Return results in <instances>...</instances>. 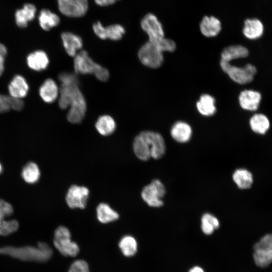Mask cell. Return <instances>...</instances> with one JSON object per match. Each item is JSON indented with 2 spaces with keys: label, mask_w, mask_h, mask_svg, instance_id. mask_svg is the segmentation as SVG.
Returning <instances> with one entry per match:
<instances>
[{
  "label": "cell",
  "mask_w": 272,
  "mask_h": 272,
  "mask_svg": "<svg viewBox=\"0 0 272 272\" xmlns=\"http://www.w3.org/2000/svg\"><path fill=\"white\" fill-rule=\"evenodd\" d=\"M58 102L61 109H69L66 118L71 123H79L84 119L87 102L78 83L61 84Z\"/></svg>",
  "instance_id": "6da1fadb"
},
{
  "label": "cell",
  "mask_w": 272,
  "mask_h": 272,
  "mask_svg": "<svg viewBox=\"0 0 272 272\" xmlns=\"http://www.w3.org/2000/svg\"><path fill=\"white\" fill-rule=\"evenodd\" d=\"M74 58V68L76 74H93L102 82L108 80V70L95 62L86 50H81Z\"/></svg>",
  "instance_id": "7a4b0ae2"
},
{
  "label": "cell",
  "mask_w": 272,
  "mask_h": 272,
  "mask_svg": "<svg viewBox=\"0 0 272 272\" xmlns=\"http://www.w3.org/2000/svg\"><path fill=\"white\" fill-rule=\"evenodd\" d=\"M138 54L141 63L150 68H158L163 62V51L157 42L147 41L141 47Z\"/></svg>",
  "instance_id": "3957f363"
},
{
  "label": "cell",
  "mask_w": 272,
  "mask_h": 272,
  "mask_svg": "<svg viewBox=\"0 0 272 272\" xmlns=\"http://www.w3.org/2000/svg\"><path fill=\"white\" fill-rule=\"evenodd\" d=\"M53 243L57 250L65 256H76L80 251L78 245L71 240L69 230L64 226H59L55 230Z\"/></svg>",
  "instance_id": "277c9868"
},
{
  "label": "cell",
  "mask_w": 272,
  "mask_h": 272,
  "mask_svg": "<svg viewBox=\"0 0 272 272\" xmlns=\"http://www.w3.org/2000/svg\"><path fill=\"white\" fill-rule=\"evenodd\" d=\"M222 70L234 82L239 84H246L251 82L256 73L255 66L247 64L243 67L232 65L230 62L220 60Z\"/></svg>",
  "instance_id": "5b68a950"
},
{
  "label": "cell",
  "mask_w": 272,
  "mask_h": 272,
  "mask_svg": "<svg viewBox=\"0 0 272 272\" xmlns=\"http://www.w3.org/2000/svg\"><path fill=\"white\" fill-rule=\"evenodd\" d=\"M253 258L257 266H268L272 262V233L263 236L253 247Z\"/></svg>",
  "instance_id": "8992f818"
},
{
  "label": "cell",
  "mask_w": 272,
  "mask_h": 272,
  "mask_svg": "<svg viewBox=\"0 0 272 272\" xmlns=\"http://www.w3.org/2000/svg\"><path fill=\"white\" fill-rule=\"evenodd\" d=\"M165 188L163 183L158 179H154L143 188L141 195L149 206L158 208L163 205L162 198L165 195Z\"/></svg>",
  "instance_id": "52a82bcc"
},
{
  "label": "cell",
  "mask_w": 272,
  "mask_h": 272,
  "mask_svg": "<svg viewBox=\"0 0 272 272\" xmlns=\"http://www.w3.org/2000/svg\"><path fill=\"white\" fill-rule=\"evenodd\" d=\"M57 2L59 12L69 17H82L89 8L88 0H57Z\"/></svg>",
  "instance_id": "ba28073f"
},
{
  "label": "cell",
  "mask_w": 272,
  "mask_h": 272,
  "mask_svg": "<svg viewBox=\"0 0 272 272\" xmlns=\"http://www.w3.org/2000/svg\"><path fill=\"white\" fill-rule=\"evenodd\" d=\"M141 26L148 36V41L157 42L164 38L162 25L157 17L152 13L145 15L141 21Z\"/></svg>",
  "instance_id": "9c48e42d"
},
{
  "label": "cell",
  "mask_w": 272,
  "mask_h": 272,
  "mask_svg": "<svg viewBox=\"0 0 272 272\" xmlns=\"http://www.w3.org/2000/svg\"><path fill=\"white\" fill-rule=\"evenodd\" d=\"M89 194V190L86 187L73 185L70 187L66 193V203L72 209H84Z\"/></svg>",
  "instance_id": "30bf717a"
},
{
  "label": "cell",
  "mask_w": 272,
  "mask_h": 272,
  "mask_svg": "<svg viewBox=\"0 0 272 272\" xmlns=\"http://www.w3.org/2000/svg\"><path fill=\"white\" fill-rule=\"evenodd\" d=\"M12 206L5 200L0 199V235L7 236L16 231L19 223L15 220L7 221L6 218L12 214Z\"/></svg>",
  "instance_id": "8fae6325"
},
{
  "label": "cell",
  "mask_w": 272,
  "mask_h": 272,
  "mask_svg": "<svg viewBox=\"0 0 272 272\" xmlns=\"http://www.w3.org/2000/svg\"><path fill=\"white\" fill-rule=\"evenodd\" d=\"M141 132L149 144L151 157L155 159L161 158L164 155L166 149L165 143L162 135L149 130Z\"/></svg>",
  "instance_id": "7c38bea8"
},
{
  "label": "cell",
  "mask_w": 272,
  "mask_h": 272,
  "mask_svg": "<svg viewBox=\"0 0 272 272\" xmlns=\"http://www.w3.org/2000/svg\"><path fill=\"white\" fill-rule=\"evenodd\" d=\"M264 31L262 21L256 17L246 19L242 29L243 35L247 38L255 40L261 37Z\"/></svg>",
  "instance_id": "4fadbf2b"
},
{
  "label": "cell",
  "mask_w": 272,
  "mask_h": 272,
  "mask_svg": "<svg viewBox=\"0 0 272 272\" xmlns=\"http://www.w3.org/2000/svg\"><path fill=\"white\" fill-rule=\"evenodd\" d=\"M61 39L65 52L71 57H74L83 47L81 37L72 32L62 33Z\"/></svg>",
  "instance_id": "5bb4252c"
},
{
  "label": "cell",
  "mask_w": 272,
  "mask_h": 272,
  "mask_svg": "<svg viewBox=\"0 0 272 272\" xmlns=\"http://www.w3.org/2000/svg\"><path fill=\"white\" fill-rule=\"evenodd\" d=\"M261 100V94L256 91L245 90L241 92L239 96L240 106L244 110L255 111L259 106Z\"/></svg>",
  "instance_id": "9a60e30c"
},
{
  "label": "cell",
  "mask_w": 272,
  "mask_h": 272,
  "mask_svg": "<svg viewBox=\"0 0 272 272\" xmlns=\"http://www.w3.org/2000/svg\"><path fill=\"white\" fill-rule=\"evenodd\" d=\"M29 86L26 79L20 75H15L8 85L9 95L13 98L21 99L28 94Z\"/></svg>",
  "instance_id": "2e32d148"
},
{
  "label": "cell",
  "mask_w": 272,
  "mask_h": 272,
  "mask_svg": "<svg viewBox=\"0 0 272 272\" xmlns=\"http://www.w3.org/2000/svg\"><path fill=\"white\" fill-rule=\"evenodd\" d=\"M39 94L44 102L51 103L58 98L59 88L54 80L48 78L39 87Z\"/></svg>",
  "instance_id": "e0dca14e"
},
{
  "label": "cell",
  "mask_w": 272,
  "mask_h": 272,
  "mask_svg": "<svg viewBox=\"0 0 272 272\" xmlns=\"http://www.w3.org/2000/svg\"><path fill=\"white\" fill-rule=\"evenodd\" d=\"M26 63L30 69L39 72L44 70L48 67L49 59L44 51L37 50L27 55Z\"/></svg>",
  "instance_id": "ac0fdd59"
},
{
  "label": "cell",
  "mask_w": 272,
  "mask_h": 272,
  "mask_svg": "<svg viewBox=\"0 0 272 272\" xmlns=\"http://www.w3.org/2000/svg\"><path fill=\"white\" fill-rule=\"evenodd\" d=\"M201 33L205 36L212 37L217 36L221 30L220 21L214 16H205L200 23Z\"/></svg>",
  "instance_id": "d6986e66"
},
{
  "label": "cell",
  "mask_w": 272,
  "mask_h": 272,
  "mask_svg": "<svg viewBox=\"0 0 272 272\" xmlns=\"http://www.w3.org/2000/svg\"><path fill=\"white\" fill-rule=\"evenodd\" d=\"M171 135L176 142L183 143L188 142L192 134L190 126L183 121H177L172 126Z\"/></svg>",
  "instance_id": "ffe728a7"
},
{
  "label": "cell",
  "mask_w": 272,
  "mask_h": 272,
  "mask_svg": "<svg viewBox=\"0 0 272 272\" xmlns=\"http://www.w3.org/2000/svg\"><path fill=\"white\" fill-rule=\"evenodd\" d=\"M36 9L32 4H26L21 9L18 10L15 13L16 24L21 28H25L29 22L33 20L35 16Z\"/></svg>",
  "instance_id": "44dd1931"
},
{
  "label": "cell",
  "mask_w": 272,
  "mask_h": 272,
  "mask_svg": "<svg viewBox=\"0 0 272 272\" xmlns=\"http://www.w3.org/2000/svg\"><path fill=\"white\" fill-rule=\"evenodd\" d=\"M133 149L136 156L141 160L147 161L151 158L150 146L141 132L134 139Z\"/></svg>",
  "instance_id": "7402d4cb"
},
{
  "label": "cell",
  "mask_w": 272,
  "mask_h": 272,
  "mask_svg": "<svg viewBox=\"0 0 272 272\" xmlns=\"http://www.w3.org/2000/svg\"><path fill=\"white\" fill-rule=\"evenodd\" d=\"M248 49L240 45H234L225 47L221 54V60L230 62L235 59L244 58L248 55Z\"/></svg>",
  "instance_id": "603a6c76"
},
{
  "label": "cell",
  "mask_w": 272,
  "mask_h": 272,
  "mask_svg": "<svg viewBox=\"0 0 272 272\" xmlns=\"http://www.w3.org/2000/svg\"><path fill=\"white\" fill-rule=\"evenodd\" d=\"M38 21L43 30L49 31L58 26L60 23V18L57 14L49 10L43 9L39 14Z\"/></svg>",
  "instance_id": "cb8c5ba5"
},
{
  "label": "cell",
  "mask_w": 272,
  "mask_h": 272,
  "mask_svg": "<svg viewBox=\"0 0 272 272\" xmlns=\"http://www.w3.org/2000/svg\"><path fill=\"white\" fill-rule=\"evenodd\" d=\"M116 126L114 119L109 115L99 116L95 123L96 130L101 135L104 136L111 134L115 131Z\"/></svg>",
  "instance_id": "d4e9b609"
},
{
  "label": "cell",
  "mask_w": 272,
  "mask_h": 272,
  "mask_svg": "<svg viewBox=\"0 0 272 272\" xmlns=\"http://www.w3.org/2000/svg\"><path fill=\"white\" fill-rule=\"evenodd\" d=\"M215 100L210 95L205 94L200 96L196 103V108L198 112L204 116L214 115L216 112L215 105Z\"/></svg>",
  "instance_id": "484cf974"
},
{
  "label": "cell",
  "mask_w": 272,
  "mask_h": 272,
  "mask_svg": "<svg viewBox=\"0 0 272 272\" xmlns=\"http://www.w3.org/2000/svg\"><path fill=\"white\" fill-rule=\"evenodd\" d=\"M249 124L253 131L260 134H265L270 127L268 118L261 113L254 114L250 119Z\"/></svg>",
  "instance_id": "4316f807"
},
{
  "label": "cell",
  "mask_w": 272,
  "mask_h": 272,
  "mask_svg": "<svg viewBox=\"0 0 272 272\" xmlns=\"http://www.w3.org/2000/svg\"><path fill=\"white\" fill-rule=\"evenodd\" d=\"M233 179L237 186L242 189L250 188L253 182L251 173L244 168L235 170L233 174Z\"/></svg>",
  "instance_id": "83f0119b"
},
{
  "label": "cell",
  "mask_w": 272,
  "mask_h": 272,
  "mask_svg": "<svg viewBox=\"0 0 272 272\" xmlns=\"http://www.w3.org/2000/svg\"><path fill=\"white\" fill-rule=\"evenodd\" d=\"M97 217L102 223H108L117 220L118 213L107 203H100L96 208Z\"/></svg>",
  "instance_id": "f1b7e54d"
},
{
  "label": "cell",
  "mask_w": 272,
  "mask_h": 272,
  "mask_svg": "<svg viewBox=\"0 0 272 272\" xmlns=\"http://www.w3.org/2000/svg\"><path fill=\"white\" fill-rule=\"evenodd\" d=\"M119 247L124 256L130 257L137 252L138 244L133 237L127 235L121 239L119 242Z\"/></svg>",
  "instance_id": "f546056e"
},
{
  "label": "cell",
  "mask_w": 272,
  "mask_h": 272,
  "mask_svg": "<svg viewBox=\"0 0 272 272\" xmlns=\"http://www.w3.org/2000/svg\"><path fill=\"white\" fill-rule=\"evenodd\" d=\"M40 170L34 163H28L23 169L22 176L27 183H34L38 181L40 177Z\"/></svg>",
  "instance_id": "4dcf8cb0"
},
{
  "label": "cell",
  "mask_w": 272,
  "mask_h": 272,
  "mask_svg": "<svg viewBox=\"0 0 272 272\" xmlns=\"http://www.w3.org/2000/svg\"><path fill=\"white\" fill-rule=\"evenodd\" d=\"M201 228L202 232L207 235H210L215 229L219 228L220 223L218 219L213 215L206 213L203 215L201 219Z\"/></svg>",
  "instance_id": "1f68e13d"
},
{
  "label": "cell",
  "mask_w": 272,
  "mask_h": 272,
  "mask_svg": "<svg viewBox=\"0 0 272 272\" xmlns=\"http://www.w3.org/2000/svg\"><path fill=\"white\" fill-rule=\"evenodd\" d=\"M125 30L124 27L120 24H114L105 27L106 39L117 41L122 38L125 34Z\"/></svg>",
  "instance_id": "d6a6232c"
},
{
  "label": "cell",
  "mask_w": 272,
  "mask_h": 272,
  "mask_svg": "<svg viewBox=\"0 0 272 272\" xmlns=\"http://www.w3.org/2000/svg\"><path fill=\"white\" fill-rule=\"evenodd\" d=\"M61 84H72L79 83L77 74L69 72H63L58 76Z\"/></svg>",
  "instance_id": "836d02e7"
},
{
  "label": "cell",
  "mask_w": 272,
  "mask_h": 272,
  "mask_svg": "<svg viewBox=\"0 0 272 272\" xmlns=\"http://www.w3.org/2000/svg\"><path fill=\"white\" fill-rule=\"evenodd\" d=\"M68 272H90L88 264L84 260H77L71 264Z\"/></svg>",
  "instance_id": "e575fe53"
},
{
  "label": "cell",
  "mask_w": 272,
  "mask_h": 272,
  "mask_svg": "<svg viewBox=\"0 0 272 272\" xmlns=\"http://www.w3.org/2000/svg\"><path fill=\"white\" fill-rule=\"evenodd\" d=\"M93 30L95 35L101 39L105 40V27L100 22H97L93 25Z\"/></svg>",
  "instance_id": "d590c367"
},
{
  "label": "cell",
  "mask_w": 272,
  "mask_h": 272,
  "mask_svg": "<svg viewBox=\"0 0 272 272\" xmlns=\"http://www.w3.org/2000/svg\"><path fill=\"white\" fill-rule=\"evenodd\" d=\"M10 110V96L0 94V113H5Z\"/></svg>",
  "instance_id": "8d00e7d4"
},
{
  "label": "cell",
  "mask_w": 272,
  "mask_h": 272,
  "mask_svg": "<svg viewBox=\"0 0 272 272\" xmlns=\"http://www.w3.org/2000/svg\"><path fill=\"white\" fill-rule=\"evenodd\" d=\"M10 106L11 109L21 111L24 107V103L22 99L13 98L10 96Z\"/></svg>",
  "instance_id": "74e56055"
},
{
  "label": "cell",
  "mask_w": 272,
  "mask_h": 272,
  "mask_svg": "<svg viewBox=\"0 0 272 272\" xmlns=\"http://www.w3.org/2000/svg\"><path fill=\"white\" fill-rule=\"evenodd\" d=\"M7 55V49L2 43H0V77L5 70V63Z\"/></svg>",
  "instance_id": "f35d334b"
},
{
  "label": "cell",
  "mask_w": 272,
  "mask_h": 272,
  "mask_svg": "<svg viewBox=\"0 0 272 272\" xmlns=\"http://www.w3.org/2000/svg\"><path fill=\"white\" fill-rule=\"evenodd\" d=\"M119 0H94L96 5L101 7H106L114 4Z\"/></svg>",
  "instance_id": "ab89813d"
},
{
  "label": "cell",
  "mask_w": 272,
  "mask_h": 272,
  "mask_svg": "<svg viewBox=\"0 0 272 272\" xmlns=\"http://www.w3.org/2000/svg\"><path fill=\"white\" fill-rule=\"evenodd\" d=\"M188 272H205L203 269L198 266L192 267Z\"/></svg>",
  "instance_id": "60d3db41"
},
{
  "label": "cell",
  "mask_w": 272,
  "mask_h": 272,
  "mask_svg": "<svg viewBox=\"0 0 272 272\" xmlns=\"http://www.w3.org/2000/svg\"><path fill=\"white\" fill-rule=\"evenodd\" d=\"M2 166L0 163V173L2 172Z\"/></svg>",
  "instance_id": "b9f144b4"
}]
</instances>
